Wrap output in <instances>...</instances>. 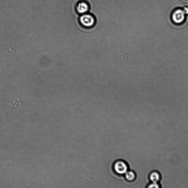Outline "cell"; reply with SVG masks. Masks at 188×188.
<instances>
[{
    "instance_id": "cell-4",
    "label": "cell",
    "mask_w": 188,
    "mask_h": 188,
    "mask_svg": "<svg viewBox=\"0 0 188 188\" xmlns=\"http://www.w3.org/2000/svg\"><path fill=\"white\" fill-rule=\"evenodd\" d=\"M89 6L86 2H79L77 6V10L79 13L84 14L89 10Z\"/></svg>"
},
{
    "instance_id": "cell-6",
    "label": "cell",
    "mask_w": 188,
    "mask_h": 188,
    "mask_svg": "<svg viewBox=\"0 0 188 188\" xmlns=\"http://www.w3.org/2000/svg\"><path fill=\"white\" fill-rule=\"evenodd\" d=\"M125 174H126V178L127 179L129 180V181H132V180H133L134 178H135V174L132 171L127 172Z\"/></svg>"
},
{
    "instance_id": "cell-5",
    "label": "cell",
    "mask_w": 188,
    "mask_h": 188,
    "mask_svg": "<svg viewBox=\"0 0 188 188\" xmlns=\"http://www.w3.org/2000/svg\"><path fill=\"white\" fill-rule=\"evenodd\" d=\"M160 176L159 174L157 172H153L151 174L150 179L151 181L154 183H157L160 179Z\"/></svg>"
},
{
    "instance_id": "cell-7",
    "label": "cell",
    "mask_w": 188,
    "mask_h": 188,
    "mask_svg": "<svg viewBox=\"0 0 188 188\" xmlns=\"http://www.w3.org/2000/svg\"><path fill=\"white\" fill-rule=\"evenodd\" d=\"M159 186L158 185V184L157 183H154V182H153V183L151 184V185L149 186L148 188H159Z\"/></svg>"
},
{
    "instance_id": "cell-3",
    "label": "cell",
    "mask_w": 188,
    "mask_h": 188,
    "mask_svg": "<svg viewBox=\"0 0 188 188\" xmlns=\"http://www.w3.org/2000/svg\"><path fill=\"white\" fill-rule=\"evenodd\" d=\"M114 169L118 174H125L128 171V167L124 162L119 161L116 163L114 165Z\"/></svg>"
},
{
    "instance_id": "cell-2",
    "label": "cell",
    "mask_w": 188,
    "mask_h": 188,
    "mask_svg": "<svg viewBox=\"0 0 188 188\" xmlns=\"http://www.w3.org/2000/svg\"><path fill=\"white\" fill-rule=\"evenodd\" d=\"M185 13L184 10L178 9L175 11L172 15V20L175 23L180 24L185 19Z\"/></svg>"
},
{
    "instance_id": "cell-1",
    "label": "cell",
    "mask_w": 188,
    "mask_h": 188,
    "mask_svg": "<svg viewBox=\"0 0 188 188\" xmlns=\"http://www.w3.org/2000/svg\"><path fill=\"white\" fill-rule=\"evenodd\" d=\"M80 21L85 27H91L94 25L95 20L94 17L90 14H84L81 17Z\"/></svg>"
}]
</instances>
